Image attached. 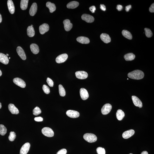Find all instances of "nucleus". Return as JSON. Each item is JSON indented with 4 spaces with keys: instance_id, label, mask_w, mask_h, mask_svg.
<instances>
[{
    "instance_id": "nucleus-1",
    "label": "nucleus",
    "mask_w": 154,
    "mask_h": 154,
    "mask_svg": "<svg viewBox=\"0 0 154 154\" xmlns=\"http://www.w3.org/2000/svg\"><path fill=\"white\" fill-rule=\"evenodd\" d=\"M144 72L140 70H137L130 72L128 76L130 78L135 80H140L144 77Z\"/></svg>"
},
{
    "instance_id": "nucleus-2",
    "label": "nucleus",
    "mask_w": 154,
    "mask_h": 154,
    "mask_svg": "<svg viewBox=\"0 0 154 154\" xmlns=\"http://www.w3.org/2000/svg\"><path fill=\"white\" fill-rule=\"evenodd\" d=\"M86 141L89 143H93L97 140V137L95 135L91 133H86L83 136Z\"/></svg>"
},
{
    "instance_id": "nucleus-3",
    "label": "nucleus",
    "mask_w": 154,
    "mask_h": 154,
    "mask_svg": "<svg viewBox=\"0 0 154 154\" xmlns=\"http://www.w3.org/2000/svg\"><path fill=\"white\" fill-rule=\"evenodd\" d=\"M42 132L44 135L48 137H51L54 136V132L51 128L49 127H44L42 129Z\"/></svg>"
},
{
    "instance_id": "nucleus-4",
    "label": "nucleus",
    "mask_w": 154,
    "mask_h": 154,
    "mask_svg": "<svg viewBox=\"0 0 154 154\" xmlns=\"http://www.w3.org/2000/svg\"><path fill=\"white\" fill-rule=\"evenodd\" d=\"M112 109V106L109 104H106L102 107L101 111L102 114L103 115H106L110 112Z\"/></svg>"
},
{
    "instance_id": "nucleus-5",
    "label": "nucleus",
    "mask_w": 154,
    "mask_h": 154,
    "mask_svg": "<svg viewBox=\"0 0 154 154\" xmlns=\"http://www.w3.org/2000/svg\"><path fill=\"white\" fill-rule=\"evenodd\" d=\"M13 82L15 84L22 88H24L26 86V83L23 80L19 78H14Z\"/></svg>"
},
{
    "instance_id": "nucleus-6",
    "label": "nucleus",
    "mask_w": 154,
    "mask_h": 154,
    "mask_svg": "<svg viewBox=\"0 0 154 154\" xmlns=\"http://www.w3.org/2000/svg\"><path fill=\"white\" fill-rule=\"evenodd\" d=\"M68 57V55L65 53L60 55L56 58V62L58 63H62L65 62Z\"/></svg>"
},
{
    "instance_id": "nucleus-7",
    "label": "nucleus",
    "mask_w": 154,
    "mask_h": 154,
    "mask_svg": "<svg viewBox=\"0 0 154 154\" xmlns=\"http://www.w3.org/2000/svg\"><path fill=\"white\" fill-rule=\"evenodd\" d=\"M30 144L29 143L27 142L20 149V154H27L29 150Z\"/></svg>"
},
{
    "instance_id": "nucleus-8",
    "label": "nucleus",
    "mask_w": 154,
    "mask_h": 154,
    "mask_svg": "<svg viewBox=\"0 0 154 154\" xmlns=\"http://www.w3.org/2000/svg\"><path fill=\"white\" fill-rule=\"evenodd\" d=\"M75 74L76 77L80 79H85L88 76V73L83 71H77L75 73Z\"/></svg>"
},
{
    "instance_id": "nucleus-9",
    "label": "nucleus",
    "mask_w": 154,
    "mask_h": 154,
    "mask_svg": "<svg viewBox=\"0 0 154 154\" xmlns=\"http://www.w3.org/2000/svg\"><path fill=\"white\" fill-rule=\"evenodd\" d=\"M66 114L69 117L73 118H78L80 116V114L78 112L72 110H69L67 111Z\"/></svg>"
},
{
    "instance_id": "nucleus-10",
    "label": "nucleus",
    "mask_w": 154,
    "mask_h": 154,
    "mask_svg": "<svg viewBox=\"0 0 154 154\" xmlns=\"http://www.w3.org/2000/svg\"><path fill=\"white\" fill-rule=\"evenodd\" d=\"M81 18L83 20L89 23L93 22L95 20L92 16L86 14H83Z\"/></svg>"
},
{
    "instance_id": "nucleus-11",
    "label": "nucleus",
    "mask_w": 154,
    "mask_h": 154,
    "mask_svg": "<svg viewBox=\"0 0 154 154\" xmlns=\"http://www.w3.org/2000/svg\"><path fill=\"white\" fill-rule=\"evenodd\" d=\"M80 93L81 98L83 100H85L89 98L88 92L85 89L82 88L80 89Z\"/></svg>"
},
{
    "instance_id": "nucleus-12",
    "label": "nucleus",
    "mask_w": 154,
    "mask_h": 154,
    "mask_svg": "<svg viewBox=\"0 0 154 154\" xmlns=\"http://www.w3.org/2000/svg\"><path fill=\"white\" fill-rule=\"evenodd\" d=\"M49 26L47 23H43L39 27V31L40 34H43L49 30Z\"/></svg>"
},
{
    "instance_id": "nucleus-13",
    "label": "nucleus",
    "mask_w": 154,
    "mask_h": 154,
    "mask_svg": "<svg viewBox=\"0 0 154 154\" xmlns=\"http://www.w3.org/2000/svg\"><path fill=\"white\" fill-rule=\"evenodd\" d=\"M17 52L18 55L21 58L25 60L26 59V56L24 50L21 47L19 46L17 48Z\"/></svg>"
},
{
    "instance_id": "nucleus-14",
    "label": "nucleus",
    "mask_w": 154,
    "mask_h": 154,
    "mask_svg": "<svg viewBox=\"0 0 154 154\" xmlns=\"http://www.w3.org/2000/svg\"><path fill=\"white\" fill-rule=\"evenodd\" d=\"M132 99L134 105L140 108L142 107V103L141 100L138 97L135 96H133L132 97Z\"/></svg>"
},
{
    "instance_id": "nucleus-15",
    "label": "nucleus",
    "mask_w": 154,
    "mask_h": 154,
    "mask_svg": "<svg viewBox=\"0 0 154 154\" xmlns=\"http://www.w3.org/2000/svg\"><path fill=\"white\" fill-rule=\"evenodd\" d=\"M64 27L66 31H70L73 27V24L70 23V20L68 19L64 20L63 21Z\"/></svg>"
},
{
    "instance_id": "nucleus-16",
    "label": "nucleus",
    "mask_w": 154,
    "mask_h": 154,
    "mask_svg": "<svg viewBox=\"0 0 154 154\" xmlns=\"http://www.w3.org/2000/svg\"><path fill=\"white\" fill-rule=\"evenodd\" d=\"M135 133L134 130H130L126 131L123 133L122 136L124 139H128L132 136Z\"/></svg>"
},
{
    "instance_id": "nucleus-17",
    "label": "nucleus",
    "mask_w": 154,
    "mask_h": 154,
    "mask_svg": "<svg viewBox=\"0 0 154 154\" xmlns=\"http://www.w3.org/2000/svg\"><path fill=\"white\" fill-rule=\"evenodd\" d=\"M37 9V6L36 3H34L31 5L29 9V13L31 16H34L36 13Z\"/></svg>"
},
{
    "instance_id": "nucleus-18",
    "label": "nucleus",
    "mask_w": 154,
    "mask_h": 154,
    "mask_svg": "<svg viewBox=\"0 0 154 154\" xmlns=\"http://www.w3.org/2000/svg\"><path fill=\"white\" fill-rule=\"evenodd\" d=\"M7 5L9 12L12 14H13L15 12V8L13 1L12 0L7 1Z\"/></svg>"
},
{
    "instance_id": "nucleus-19",
    "label": "nucleus",
    "mask_w": 154,
    "mask_h": 154,
    "mask_svg": "<svg viewBox=\"0 0 154 154\" xmlns=\"http://www.w3.org/2000/svg\"><path fill=\"white\" fill-rule=\"evenodd\" d=\"M100 38L101 40L105 43H108L111 42V38L108 34H102L100 35Z\"/></svg>"
},
{
    "instance_id": "nucleus-20",
    "label": "nucleus",
    "mask_w": 154,
    "mask_h": 154,
    "mask_svg": "<svg viewBox=\"0 0 154 154\" xmlns=\"http://www.w3.org/2000/svg\"><path fill=\"white\" fill-rule=\"evenodd\" d=\"M0 62L5 65H7L9 62L7 56L3 53H0Z\"/></svg>"
},
{
    "instance_id": "nucleus-21",
    "label": "nucleus",
    "mask_w": 154,
    "mask_h": 154,
    "mask_svg": "<svg viewBox=\"0 0 154 154\" xmlns=\"http://www.w3.org/2000/svg\"><path fill=\"white\" fill-rule=\"evenodd\" d=\"M8 107L9 111L13 114H17L19 112L18 108L13 104H9Z\"/></svg>"
},
{
    "instance_id": "nucleus-22",
    "label": "nucleus",
    "mask_w": 154,
    "mask_h": 154,
    "mask_svg": "<svg viewBox=\"0 0 154 154\" xmlns=\"http://www.w3.org/2000/svg\"><path fill=\"white\" fill-rule=\"evenodd\" d=\"M77 41L80 43L83 44H87L89 43L90 40L87 37H79L77 39Z\"/></svg>"
},
{
    "instance_id": "nucleus-23",
    "label": "nucleus",
    "mask_w": 154,
    "mask_h": 154,
    "mask_svg": "<svg viewBox=\"0 0 154 154\" xmlns=\"http://www.w3.org/2000/svg\"><path fill=\"white\" fill-rule=\"evenodd\" d=\"M30 48L31 51L34 54H38L40 51L38 46L35 44H31L30 46Z\"/></svg>"
},
{
    "instance_id": "nucleus-24",
    "label": "nucleus",
    "mask_w": 154,
    "mask_h": 154,
    "mask_svg": "<svg viewBox=\"0 0 154 154\" xmlns=\"http://www.w3.org/2000/svg\"><path fill=\"white\" fill-rule=\"evenodd\" d=\"M46 6L49 9V11L51 13L55 11L56 9V7L54 4L50 2H48L46 3Z\"/></svg>"
},
{
    "instance_id": "nucleus-25",
    "label": "nucleus",
    "mask_w": 154,
    "mask_h": 154,
    "mask_svg": "<svg viewBox=\"0 0 154 154\" xmlns=\"http://www.w3.org/2000/svg\"><path fill=\"white\" fill-rule=\"evenodd\" d=\"M79 3L76 1H72L68 3L67 5V7L69 9H75L78 7Z\"/></svg>"
},
{
    "instance_id": "nucleus-26",
    "label": "nucleus",
    "mask_w": 154,
    "mask_h": 154,
    "mask_svg": "<svg viewBox=\"0 0 154 154\" xmlns=\"http://www.w3.org/2000/svg\"><path fill=\"white\" fill-rule=\"evenodd\" d=\"M116 116L118 120H121L125 117V113L121 110L119 109L116 113Z\"/></svg>"
},
{
    "instance_id": "nucleus-27",
    "label": "nucleus",
    "mask_w": 154,
    "mask_h": 154,
    "mask_svg": "<svg viewBox=\"0 0 154 154\" xmlns=\"http://www.w3.org/2000/svg\"><path fill=\"white\" fill-rule=\"evenodd\" d=\"M27 33L28 36L30 37H34L35 35V31L33 27L29 26L27 28Z\"/></svg>"
},
{
    "instance_id": "nucleus-28",
    "label": "nucleus",
    "mask_w": 154,
    "mask_h": 154,
    "mask_svg": "<svg viewBox=\"0 0 154 154\" xmlns=\"http://www.w3.org/2000/svg\"><path fill=\"white\" fill-rule=\"evenodd\" d=\"M124 57L126 61H131L134 59L135 56L133 53H130L125 55Z\"/></svg>"
},
{
    "instance_id": "nucleus-29",
    "label": "nucleus",
    "mask_w": 154,
    "mask_h": 154,
    "mask_svg": "<svg viewBox=\"0 0 154 154\" xmlns=\"http://www.w3.org/2000/svg\"><path fill=\"white\" fill-rule=\"evenodd\" d=\"M29 0H21L20 3V7L23 10H25L27 8L28 3Z\"/></svg>"
},
{
    "instance_id": "nucleus-30",
    "label": "nucleus",
    "mask_w": 154,
    "mask_h": 154,
    "mask_svg": "<svg viewBox=\"0 0 154 154\" xmlns=\"http://www.w3.org/2000/svg\"><path fill=\"white\" fill-rule=\"evenodd\" d=\"M122 34L124 37L129 40H131L132 39V35L129 31L124 30L122 31Z\"/></svg>"
},
{
    "instance_id": "nucleus-31",
    "label": "nucleus",
    "mask_w": 154,
    "mask_h": 154,
    "mask_svg": "<svg viewBox=\"0 0 154 154\" xmlns=\"http://www.w3.org/2000/svg\"><path fill=\"white\" fill-rule=\"evenodd\" d=\"M59 92L60 95L62 97H64L65 95L66 92L65 89L62 85L59 84Z\"/></svg>"
},
{
    "instance_id": "nucleus-32",
    "label": "nucleus",
    "mask_w": 154,
    "mask_h": 154,
    "mask_svg": "<svg viewBox=\"0 0 154 154\" xmlns=\"http://www.w3.org/2000/svg\"><path fill=\"white\" fill-rule=\"evenodd\" d=\"M7 132V129L4 125H0V134L1 135L4 136Z\"/></svg>"
},
{
    "instance_id": "nucleus-33",
    "label": "nucleus",
    "mask_w": 154,
    "mask_h": 154,
    "mask_svg": "<svg viewBox=\"0 0 154 154\" xmlns=\"http://www.w3.org/2000/svg\"><path fill=\"white\" fill-rule=\"evenodd\" d=\"M16 136V135L14 132H11L9 133L8 139L10 141H13L15 139Z\"/></svg>"
},
{
    "instance_id": "nucleus-34",
    "label": "nucleus",
    "mask_w": 154,
    "mask_h": 154,
    "mask_svg": "<svg viewBox=\"0 0 154 154\" xmlns=\"http://www.w3.org/2000/svg\"><path fill=\"white\" fill-rule=\"evenodd\" d=\"M145 33L146 36L148 38H150L152 37L153 34L150 29L147 28H145L144 29Z\"/></svg>"
},
{
    "instance_id": "nucleus-35",
    "label": "nucleus",
    "mask_w": 154,
    "mask_h": 154,
    "mask_svg": "<svg viewBox=\"0 0 154 154\" xmlns=\"http://www.w3.org/2000/svg\"><path fill=\"white\" fill-rule=\"evenodd\" d=\"M42 112L41 110L38 107H36L33 110V114L37 116Z\"/></svg>"
},
{
    "instance_id": "nucleus-36",
    "label": "nucleus",
    "mask_w": 154,
    "mask_h": 154,
    "mask_svg": "<svg viewBox=\"0 0 154 154\" xmlns=\"http://www.w3.org/2000/svg\"><path fill=\"white\" fill-rule=\"evenodd\" d=\"M97 153L98 154H105V151L104 148L101 147H98L97 149Z\"/></svg>"
},
{
    "instance_id": "nucleus-37",
    "label": "nucleus",
    "mask_w": 154,
    "mask_h": 154,
    "mask_svg": "<svg viewBox=\"0 0 154 154\" xmlns=\"http://www.w3.org/2000/svg\"><path fill=\"white\" fill-rule=\"evenodd\" d=\"M42 88H43L44 92L45 94H48L50 92L49 88L48 86L46 85H43Z\"/></svg>"
},
{
    "instance_id": "nucleus-38",
    "label": "nucleus",
    "mask_w": 154,
    "mask_h": 154,
    "mask_svg": "<svg viewBox=\"0 0 154 154\" xmlns=\"http://www.w3.org/2000/svg\"><path fill=\"white\" fill-rule=\"evenodd\" d=\"M47 82L50 87H52L54 85V83L53 80L49 78H48L47 79Z\"/></svg>"
},
{
    "instance_id": "nucleus-39",
    "label": "nucleus",
    "mask_w": 154,
    "mask_h": 154,
    "mask_svg": "<svg viewBox=\"0 0 154 154\" xmlns=\"http://www.w3.org/2000/svg\"><path fill=\"white\" fill-rule=\"evenodd\" d=\"M67 150L65 149H62L59 151L56 154H66Z\"/></svg>"
},
{
    "instance_id": "nucleus-40",
    "label": "nucleus",
    "mask_w": 154,
    "mask_h": 154,
    "mask_svg": "<svg viewBox=\"0 0 154 154\" xmlns=\"http://www.w3.org/2000/svg\"><path fill=\"white\" fill-rule=\"evenodd\" d=\"M43 120V118L41 117H35L34 118V120L37 122H42Z\"/></svg>"
},
{
    "instance_id": "nucleus-41",
    "label": "nucleus",
    "mask_w": 154,
    "mask_h": 154,
    "mask_svg": "<svg viewBox=\"0 0 154 154\" xmlns=\"http://www.w3.org/2000/svg\"><path fill=\"white\" fill-rule=\"evenodd\" d=\"M89 9L92 13H94L96 10V8L95 6H93L90 7Z\"/></svg>"
},
{
    "instance_id": "nucleus-42",
    "label": "nucleus",
    "mask_w": 154,
    "mask_h": 154,
    "mask_svg": "<svg viewBox=\"0 0 154 154\" xmlns=\"http://www.w3.org/2000/svg\"><path fill=\"white\" fill-rule=\"evenodd\" d=\"M150 12L151 13H154V4L153 3L151 6L149 8V9Z\"/></svg>"
},
{
    "instance_id": "nucleus-43",
    "label": "nucleus",
    "mask_w": 154,
    "mask_h": 154,
    "mask_svg": "<svg viewBox=\"0 0 154 154\" xmlns=\"http://www.w3.org/2000/svg\"><path fill=\"white\" fill-rule=\"evenodd\" d=\"M123 8V6L122 5H118L117 6V9L119 11H121Z\"/></svg>"
},
{
    "instance_id": "nucleus-44",
    "label": "nucleus",
    "mask_w": 154,
    "mask_h": 154,
    "mask_svg": "<svg viewBox=\"0 0 154 154\" xmlns=\"http://www.w3.org/2000/svg\"><path fill=\"white\" fill-rule=\"evenodd\" d=\"M100 8L102 10L104 11L106 10V6L104 4H100Z\"/></svg>"
},
{
    "instance_id": "nucleus-45",
    "label": "nucleus",
    "mask_w": 154,
    "mask_h": 154,
    "mask_svg": "<svg viewBox=\"0 0 154 154\" xmlns=\"http://www.w3.org/2000/svg\"><path fill=\"white\" fill-rule=\"evenodd\" d=\"M132 8V6L131 5H129L127 6L126 7L125 10L127 12H129L130 9H131Z\"/></svg>"
},
{
    "instance_id": "nucleus-46",
    "label": "nucleus",
    "mask_w": 154,
    "mask_h": 154,
    "mask_svg": "<svg viewBox=\"0 0 154 154\" xmlns=\"http://www.w3.org/2000/svg\"><path fill=\"white\" fill-rule=\"evenodd\" d=\"M141 154H148V152L147 151H143Z\"/></svg>"
},
{
    "instance_id": "nucleus-47",
    "label": "nucleus",
    "mask_w": 154,
    "mask_h": 154,
    "mask_svg": "<svg viewBox=\"0 0 154 154\" xmlns=\"http://www.w3.org/2000/svg\"><path fill=\"white\" fill-rule=\"evenodd\" d=\"M2 16H1V15L0 14V23H1V22H2Z\"/></svg>"
},
{
    "instance_id": "nucleus-48",
    "label": "nucleus",
    "mask_w": 154,
    "mask_h": 154,
    "mask_svg": "<svg viewBox=\"0 0 154 154\" xmlns=\"http://www.w3.org/2000/svg\"><path fill=\"white\" fill-rule=\"evenodd\" d=\"M2 72H1V70H0V77L1 76V75H2Z\"/></svg>"
},
{
    "instance_id": "nucleus-49",
    "label": "nucleus",
    "mask_w": 154,
    "mask_h": 154,
    "mask_svg": "<svg viewBox=\"0 0 154 154\" xmlns=\"http://www.w3.org/2000/svg\"><path fill=\"white\" fill-rule=\"evenodd\" d=\"M1 104L0 102V109L1 108Z\"/></svg>"
},
{
    "instance_id": "nucleus-50",
    "label": "nucleus",
    "mask_w": 154,
    "mask_h": 154,
    "mask_svg": "<svg viewBox=\"0 0 154 154\" xmlns=\"http://www.w3.org/2000/svg\"><path fill=\"white\" fill-rule=\"evenodd\" d=\"M31 27H33V25H31Z\"/></svg>"
},
{
    "instance_id": "nucleus-51",
    "label": "nucleus",
    "mask_w": 154,
    "mask_h": 154,
    "mask_svg": "<svg viewBox=\"0 0 154 154\" xmlns=\"http://www.w3.org/2000/svg\"><path fill=\"white\" fill-rule=\"evenodd\" d=\"M6 55L7 56H9V55L8 54H6Z\"/></svg>"
},
{
    "instance_id": "nucleus-52",
    "label": "nucleus",
    "mask_w": 154,
    "mask_h": 154,
    "mask_svg": "<svg viewBox=\"0 0 154 154\" xmlns=\"http://www.w3.org/2000/svg\"><path fill=\"white\" fill-rule=\"evenodd\" d=\"M9 59H10V57H9Z\"/></svg>"
},
{
    "instance_id": "nucleus-53",
    "label": "nucleus",
    "mask_w": 154,
    "mask_h": 154,
    "mask_svg": "<svg viewBox=\"0 0 154 154\" xmlns=\"http://www.w3.org/2000/svg\"><path fill=\"white\" fill-rule=\"evenodd\" d=\"M132 154V153H130V154Z\"/></svg>"
},
{
    "instance_id": "nucleus-54",
    "label": "nucleus",
    "mask_w": 154,
    "mask_h": 154,
    "mask_svg": "<svg viewBox=\"0 0 154 154\" xmlns=\"http://www.w3.org/2000/svg\"><path fill=\"white\" fill-rule=\"evenodd\" d=\"M127 80H128V78H127Z\"/></svg>"
}]
</instances>
